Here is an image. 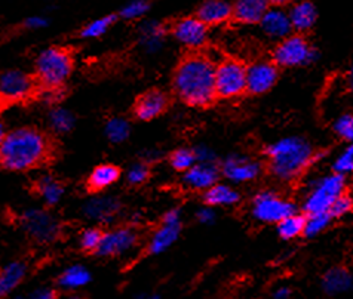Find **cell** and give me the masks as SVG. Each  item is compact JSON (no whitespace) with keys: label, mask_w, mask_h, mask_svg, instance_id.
Listing matches in <instances>:
<instances>
[{"label":"cell","mask_w":353,"mask_h":299,"mask_svg":"<svg viewBox=\"0 0 353 299\" xmlns=\"http://www.w3.org/2000/svg\"><path fill=\"white\" fill-rule=\"evenodd\" d=\"M215 65L203 55H190L176 67L174 73V92L176 98L190 107H208L217 98Z\"/></svg>","instance_id":"6da1fadb"},{"label":"cell","mask_w":353,"mask_h":299,"mask_svg":"<svg viewBox=\"0 0 353 299\" xmlns=\"http://www.w3.org/2000/svg\"><path fill=\"white\" fill-rule=\"evenodd\" d=\"M49 154L45 135L34 128H18L5 133L0 144V160L8 170L23 172L41 165Z\"/></svg>","instance_id":"7a4b0ae2"},{"label":"cell","mask_w":353,"mask_h":299,"mask_svg":"<svg viewBox=\"0 0 353 299\" xmlns=\"http://www.w3.org/2000/svg\"><path fill=\"white\" fill-rule=\"evenodd\" d=\"M269 170L283 182L300 178L315 160L312 146L303 138L288 137L270 144L266 148Z\"/></svg>","instance_id":"3957f363"},{"label":"cell","mask_w":353,"mask_h":299,"mask_svg":"<svg viewBox=\"0 0 353 299\" xmlns=\"http://www.w3.org/2000/svg\"><path fill=\"white\" fill-rule=\"evenodd\" d=\"M36 77L46 89H58L73 71L72 54L64 47L51 46L37 55L34 63Z\"/></svg>","instance_id":"277c9868"},{"label":"cell","mask_w":353,"mask_h":299,"mask_svg":"<svg viewBox=\"0 0 353 299\" xmlns=\"http://www.w3.org/2000/svg\"><path fill=\"white\" fill-rule=\"evenodd\" d=\"M346 179L341 173H331L319 178L312 184L307 195L303 201V209L307 215L312 214H330L336 200L345 195Z\"/></svg>","instance_id":"5b68a950"},{"label":"cell","mask_w":353,"mask_h":299,"mask_svg":"<svg viewBox=\"0 0 353 299\" xmlns=\"http://www.w3.org/2000/svg\"><path fill=\"white\" fill-rule=\"evenodd\" d=\"M215 89L223 100L238 98L247 92V67L236 60L221 61L215 69Z\"/></svg>","instance_id":"8992f818"},{"label":"cell","mask_w":353,"mask_h":299,"mask_svg":"<svg viewBox=\"0 0 353 299\" xmlns=\"http://www.w3.org/2000/svg\"><path fill=\"white\" fill-rule=\"evenodd\" d=\"M252 217L260 223L278 224L283 218L296 214V206L292 201L283 199L278 192L261 191L252 199L251 203Z\"/></svg>","instance_id":"52a82bcc"},{"label":"cell","mask_w":353,"mask_h":299,"mask_svg":"<svg viewBox=\"0 0 353 299\" xmlns=\"http://www.w3.org/2000/svg\"><path fill=\"white\" fill-rule=\"evenodd\" d=\"M316 60V51L303 36H288L273 51V61L281 67H303Z\"/></svg>","instance_id":"ba28073f"},{"label":"cell","mask_w":353,"mask_h":299,"mask_svg":"<svg viewBox=\"0 0 353 299\" xmlns=\"http://www.w3.org/2000/svg\"><path fill=\"white\" fill-rule=\"evenodd\" d=\"M21 224L28 236L33 237L39 243H49L54 242L60 231V224L58 221L48 214L46 210L33 209L27 210L21 218Z\"/></svg>","instance_id":"9c48e42d"},{"label":"cell","mask_w":353,"mask_h":299,"mask_svg":"<svg viewBox=\"0 0 353 299\" xmlns=\"http://www.w3.org/2000/svg\"><path fill=\"white\" fill-rule=\"evenodd\" d=\"M34 91V82L21 70H9L0 77V95L5 104H14L30 98Z\"/></svg>","instance_id":"30bf717a"},{"label":"cell","mask_w":353,"mask_h":299,"mask_svg":"<svg viewBox=\"0 0 353 299\" xmlns=\"http://www.w3.org/2000/svg\"><path fill=\"white\" fill-rule=\"evenodd\" d=\"M172 34L184 46L201 47L207 43L208 25L198 16H188L174 24Z\"/></svg>","instance_id":"8fae6325"},{"label":"cell","mask_w":353,"mask_h":299,"mask_svg":"<svg viewBox=\"0 0 353 299\" xmlns=\"http://www.w3.org/2000/svg\"><path fill=\"white\" fill-rule=\"evenodd\" d=\"M221 173L234 184L250 182L257 179L261 173V165L259 162L243 156H229L223 162Z\"/></svg>","instance_id":"7c38bea8"},{"label":"cell","mask_w":353,"mask_h":299,"mask_svg":"<svg viewBox=\"0 0 353 299\" xmlns=\"http://www.w3.org/2000/svg\"><path fill=\"white\" fill-rule=\"evenodd\" d=\"M137 233L132 228H116L107 231L103 236L101 245L97 254L100 256H119L131 250L137 243Z\"/></svg>","instance_id":"4fadbf2b"},{"label":"cell","mask_w":353,"mask_h":299,"mask_svg":"<svg viewBox=\"0 0 353 299\" xmlns=\"http://www.w3.org/2000/svg\"><path fill=\"white\" fill-rule=\"evenodd\" d=\"M278 80L276 65L269 61L254 63L247 69V85L248 92L254 95H261L270 91Z\"/></svg>","instance_id":"5bb4252c"},{"label":"cell","mask_w":353,"mask_h":299,"mask_svg":"<svg viewBox=\"0 0 353 299\" xmlns=\"http://www.w3.org/2000/svg\"><path fill=\"white\" fill-rule=\"evenodd\" d=\"M168 107V96L162 91L152 89L143 93L134 105L135 118L143 122L153 120L166 110Z\"/></svg>","instance_id":"9a60e30c"},{"label":"cell","mask_w":353,"mask_h":299,"mask_svg":"<svg viewBox=\"0 0 353 299\" xmlns=\"http://www.w3.org/2000/svg\"><path fill=\"white\" fill-rule=\"evenodd\" d=\"M260 27L264 34L274 41H282L294 30L290 14L283 11L282 6L270 8L260 21Z\"/></svg>","instance_id":"2e32d148"},{"label":"cell","mask_w":353,"mask_h":299,"mask_svg":"<svg viewBox=\"0 0 353 299\" xmlns=\"http://www.w3.org/2000/svg\"><path fill=\"white\" fill-rule=\"evenodd\" d=\"M220 175L219 168L215 163H203L198 162L189 170L184 172L183 182L184 186L190 190H205L211 188L214 184H217Z\"/></svg>","instance_id":"e0dca14e"},{"label":"cell","mask_w":353,"mask_h":299,"mask_svg":"<svg viewBox=\"0 0 353 299\" xmlns=\"http://www.w3.org/2000/svg\"><path fill=\"white\" fill-rule=\"evenodd\" d=\"M269 9V0H234L233 18L241 24H260Z\"/></svg>","instance_id":"ac0fdd59"},{"label":"cell","mask_w":353,"mask_h":299,"mask_svg":"<svg viewBox=\"0 0 353 299\" xmlns=\"http://www.w3.org/2000/svg\"><path fill=\"white\" fill-rule=\"evenodd\" d=\"M233 16V5L229 0H205L198 9V18L210 25H221Z\"/></svg>","instance_id":"d6986e66"},{"label":"cell","mask_w":353,"mask_h":299,"mask_svg":"<svg viewBox=\"0 0 353 299\" xmlns=\"http://www.w3.org/2000/svg\"><path fill=\"white\" fill-rule=\"evenodd\" d=\"M119 201L113 197H95L86 201L83 206V214L97 223H110L119 212Z\"/></svg>","instance_id":"ffe728a7"},{"label":"cell","mask_w":353,"mask_h":299,"mask_svg":"<svg viewBox=\"0 0 353 299\" xmlns=\"http://www.w3.org/2000/svg\"><path fill=\"white\" fill-rule=\"evenodd\" d=\"M322 289L323 292L330 296L343 295L353 287V276L350 274L349 269L343 267H334L328 269V272L322 277Z\"/></svg>","instance_id":"44dd1931"},{"label":"cell","mask_w":353,"mask_h":299,"mask_svg":"<svg viewBox=\"0 0 353 299\" xmlns=\"http://www.w3.org/2000/svg\"><path fill=\"white\" fill-rule=\"evenodd\" d=\"M181 223H165L162 221V225L154 231L149 246H147V252L150 255H159L165 252L166 249L171 247L176 239L180 236Z\"/></svg>","instance_id":"7402d4cb"},{"label":"cell","mask_w":353,"mask_h":299,"mask_svg":"<svg viewBox=\"0 0 353 299\" xmlns=\"http://www.w3.org/2000/svg\"><path fill=\"white\" fill-rule=\"evenodd\" d=\"M290 18L292 23V28L300 33L309 32L310 28L316 23V8L310 2H299L294 5L290 11Z\"/></svg>","instance_id":"603a6c76"},{"label":"cell","mask_w":353,"mask_h":299,"mask_svg":"<svg viewBox=\"0 0 353 299\" xmlns=\"http://www.w3.org/2000/svg\"><path fill=\"white\" fill-rule=\"evenodd\" d=\"M121 178V169L110 165V163H104V165L97 166L90 178H88V188L91 191H103L105 188L112 187L114 182Z\"/></svg>","instance_id":"cb8c5ba5"},{"label":"cell","mask_w":353,"mask_h":299,"mask_svg":"<svg viewBox=\"0 0 353 299\" xmlns=\"http://www.w3.org/2000/svg\"><path fill=\"white\" fill-rule=\"evenodd\" d=\"M205 203L211 208L217 206H233L239 201V192L228 184H214L205 191Z\"/></svg>","instance_id":"d4e9b609"},{"label":"cell","mask_w":353,"mask_h":299,"mask_svg":"<svg viewBox=\"0 0 353 299\" xmlns=\"http://www.w3.org/2000/svg\"><path fill=\"white\" fill-rule=\"evenodd\" d=\"M91 282L90 269L83 265H72L61 273L58 277V286L64 291H76Z\"/></svg>","instance_id":"484cf974"},{"label":"cell","mask_w":353,"mask_h":299,"mask_svg":"<svg viewBox=\"0 0 353 299\" xmlns=\"http://www.w3.org/2000/svg\"><path fill=\"white\" fill-rule=\"evenodd\" d=\"M27 273V267L24 263H11L8 264L0 274V294L3 296L9 295L18 287V285L24 280Z\"/></svg>","instance_id":"4316f807"},{"label":"cell","mask_w":353,"mask_h":299,"mask_svg":"<svg viewBox=\"0 0 353 299\" xmlns=\"http://www.w3.org/2000/svg\"><path fill=\"white\" fill-rule=\"evenodd\" d=\"M165 41V28L162 24L150 21L141 25L140 43L147 52L159 51Z\"/></svg>","instance_id":"83f0119b"},{"label":"cell","mask_w":353,"mask_h":299,"mask_svg":"<svg viewBox=\"0 0 353 299\" xmlns=\"http://www.w3.org/2000/svg\"><path fill=\"white\" fill-rule=\"evenodd\" d=\"M36 190L48 206H55L57 203H60L64 195V187L61 182L48 175L37 181Z\"/></svg>","instance_id":"f1b7e54d"},{"label":"cell","mask_w":353,"mask_h":299,"mask_svg":"<svg viewBox=\"0 0 353 299\" xmlns=\"http://www.w3.org/2000/svg\"><path fill=\"white\" fill-rule=\"evenodd\" d=\"M305 227H306V218L299 215L297 212L287 218H283L281 223L276 224L278 234L283 240H291L305 234Z\"/></svg>","instance_id":"f546056e"},{"label":"cell","mask_w":353,"mask_h":299,"mask_svg":"<svg viewBox=\"0 0 353 299\" xmlns=\"http://www.w3.org/2000/svg\"><path fill=\"white\" fill-rule=\"evenodd\" d=\"M49 126L55 133H67L74 126V115L65 109H52L48 115Z\"/></svg>","instance_id":"4dcf8cb0"},{"label":"cell","mask_w":353,"mask_h":299,"mask_svg":"<svg viewBox=\"0 0 353 299\" xmlns=\"http://www.w3.org/2000/svg\"><path fill=\"white\" fill-rule=\"evenodd\" d=\"M114 16L113 15H107L103 18H97L94 21L88 23L82 30H81V37L82 38H97L104 36L107 32L110 30V27L114 24Z\"/></svg>","instance_id":"1f68e13d"},{"label":"cell","mask_w":353,"mask_h":299,"mask_svg":"<svg viewBox=\"0 0 353 299\" xmlns=\"http://www.w3.org/2000/svg\"><path fill=\"white\" fill-rule=\"evenodd\" d=\"M131 126L130 123L122 118H112L105 123V137L112 142L119 144L130 137Z\"/></svg>","instance_id":"d6a6232c"},{"label":"cell","mask_w":353,"mask_h":299,"mask_svg":"<svg viewBox=\"0 0 353 299\" xmlns=\"http://www.w3.org/2000/svg\"><path fill=\"white\" fill-rule=\"evenodd\" d=\"M171 166L179 170V172H185L189 170L192 166H194L198 163V159H196V153L194 150L190 148H179L175 150L171 157H170Z\"/></svg>","instance_id":"836d02e7"},{"label":"cell","mask_w":353,"mask_h":299,"mask_svg":"<svg viewBox=\"0 0 353 299\" xmlns=\"http://www.w3.org/2000/svg\"><path fill=\"white\" fill-rule=\"evenodd\" d=\"M332 219H334V218H332L331 214H328V212H327V214L307 215L306 227H305V236L306 237H316L331 224Z\"/></svg>","instance_id":"e575fe53"},{"label":"cell","mask_w":353,"mask_h":299,"mask_svg":"<svg viewBox=\"0 0 353 299\" xmlns=\"http://www.w3.org/2000/svg\"><path fill=\"white\" fill-rule=\"evenodd\" d=\"M104 233L98 228H88L81 234V247L86 252H95L101 245Z\"/></svg>","instance_id":"d590c367"},{"label":"cell","mask_w":353,"mask_h":299,"mask_svg":"<svg viewBox=\"0 0 353 299\" xmlns=\"http://www.w3.org/2000/svg\"><path fill=\"white\" fill-rule=\"evenodd\" d=\"M332 169L337 173H341V175L353 172V144H349V146L339 154L334 163H332Z\"/></svg>","instance_id":"8d00e7d4"},{"label":"cell","mask_w":353,"mask_h":299,"mask_svg":"<svg viewBox=\"0 0 353 299\" xmlns=\"http://www.w3.org/2000/svg\"><path fill=\"white\" fill-rule=\"evenodd\" d=\"M149 2H145V0H132V2L126 3L122 11H121V16L123 19H130V21H132V19H139L141 16H144L147 14V11H149Z\"/></svg>","instance_id":"74e56055"},{"label":"cell","mask_w":353,"mask_h":299,"mask_svg":"<svg viewBox=\"0 0 353 299\" xmlns=\"http://www.w3.org/2000/svg\"><path fill=\"white\" fill-rule=\"evenodd\" d=\"M334 131L341 140L353 144V114H345L334 123Z\"/></svg>","instance_id":"f35d334b"},{"label":"cell","mask_w":353,"mask_h":299,"mask_svg":"<svg viewBox=\"0 0 353 299\" xmlns=\"http://www.w3.org/2000/svg\"><path fill=\"white\" fill-rule=\"evenodd\" d=\"M149 175H150V169L147 163H134L128 170L126 179H128L131 186H141L143 182L149 179Z\"/></svg>","instance_id":"ab89813d"},{"label":"cell","mask_w":353,"mask_h":299,"mask_svg":"<svg viewBox=\"0 0 353 299\" xmlns=\"http://www.w3.org/2000/svg\"><path fill=\"white\" fill-rule=\"evenodd\" d=\"M352 208H353V200L350 197H347L346 195H343L341 197H339L336 200V203L332 205L330 214L332 218H340V217L347 215L352 210Z\"/></svg>","instance_id":"60d3db41"},{"label":"cell","mask_w":353,"mask_h":299,"mask_svg":"<svg viewBox=\"0 0 353 299\" xmlns=\"http://www.w3.org/2000/svg\"><path fill=\"white\" fill-rule=\"evenodd\" d=\"M24 25L28 28V30H39V28H43L48 25V19L41 15H33L26 19Z\"/></svg>","instance_id":"b9f144b4"},{"label":"cell","mask_w":353,"mask_h":299,"mask_svg":"<svg viewBox=\"0 0 353 299\" xmlns=\"http://www.w3.org/2000/svg\"><path fill=\"white\" fill-rule=\"evenodd\" d=\"M196 218H198L201 224H212L215 221V212L211 206L207 205V208L201 209L198 214H196Z\"/></svg>","instance_id":"7bdbcfd3"},{"label":"cell","mask_w":353,"mask_h":299,"mask_svg":"<svg viewBox=\"0 0 353 299\" xmlns=\"http://www.w3.org/2000/svg\"><path fill=\"white\" fill-rule=\"evenodd\" d=\"M28 299H57V292L51 287H39Z\"/></svg>","instance_id":"ee69618b"},{"label":"cell","mask_w":353,"mask_h":299,"mask_svg":"<svg viewBox=\"0 0 353 299\" xmlns=\"http://www.w3.org/2000/svg\"><path fill=\"white\" fill-rule=\"evenodd\" d=\"M194 153H196V159H198V162H203V163H214V153L205 146H201L198 148H194Z\"/></svg>","instance_id":"f6af8a7d"},{"label":"cell","mask_w":353,"mask_h":299,"mask_svg":"<svg viewBox=\"0 0 353 299\" xmlns=\"http://www.w3.org/2000/svg\"><path fill=\"white\" fill-rule=\"evenodd\" d=\"M291 296V289L288 286H279L273 292V299H288Z\"/></svg>","instance_id":"bcb514c9"},{"label":"cell","mask_w":353,"mask_h":299,"mask_svg":"<svg viewBox=\"0 0 353 299\" xmlns=\"http://www.w3.org/2000/svg\"><path fill=\"white\" fill-rule=\"evenodd\" d=\"M270 5H274V6H285L288 5L291 0H269Z\"/></svg>","instance_id":"7dc6e473"},{"label":"cell","mask_w":353,"mask_h":299,"mask_svg":"<svg viewBox=\"0 0 353 299\" xmlns=\"http://www.w3.org/2000/svg\"><path fill=\"white\" fill-rule=\"evenodd\" d=\"M347 85H349L350 91L353 92V65H352V69H350V71H349V76H347Z\"/></svg>","instance_id":"c3c4849f"},{"label":"cell","mask_w":353,"mask_h":299,"mask_svg":"<svg viewBox=\"0 0 353 299\" xmlns=\"http://www.w3.org/2000/svg\"><path fill=\"white\" fill-rule=\"evenodd\" d=\"M140 299H159L158 295H145V296H141Z\"/></svg>","instance_id":"681fc988"},{"label":"cell","mask_w":353,"mask_h":299,"mask_svg":"<svg viewBox=\"0 0 353 299\" xmlns=\"http://www.w3.org/2000/svg\"><path fill=\"white\" fill-rule=\"evenodd\" d=\"M65 299H82V298H79V296H68Z\"/></svg>","instance_id":"f907efd6"},{"label":"cell","mask_w":353,"mask_h":299,"mask_svg":"<svg viewBox=\"0 0 353 299\" xmlns=\"http://www.w3.org/2000/svg\"><path fill=\"white\" fill-rule=\"evenodd\" d=\"M18 299H24V298H18Z\"/></svg>","instance_id":"816d5d0a"}]
</instances>
